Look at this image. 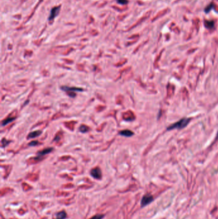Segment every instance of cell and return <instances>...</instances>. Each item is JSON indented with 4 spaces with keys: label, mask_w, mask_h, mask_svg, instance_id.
I'll use <instances>...</instances> for the list:
<instances>
[{
    "label": "cell",
    "mask_w": 218,
    "mask_h": 219,
    "mask_svg": "<svg viewBox=\"0 0 218 219\" xmlns=\"http://www.w3.org/2000/svg\"><path fill=\"white\" fill-rule=\"evenodd\" d=\"M190 121H191L190 118H182L180 121L176 122L175 123L171 124V126L168 127L167 130L169 131L175 129H177V130L183 129L186 128V127L189 124Z\"/></svg>",
    "instance_id": "cell-1"
},
{
    "label": "cell",
    "mask_w": 218,
    "mask_h": 219,
    "mask_svg": "<svg viewBox=\"0 0 218 219\" xmlns=\"http://www.w3.org/2000/svg\"><path fill=\"white\" fill-rule=\"evenodd\" d=\"M62 89L67 92L68 96H69L71 98H74L76 96V94L74 92H81L83 90L81 88L77 87H69L67 86H63L61 87Z\"/></svg>",
    "instance_id": "cell-2"
},
{
    "label": "cell",
    "mask_w": 218,
    "mask_h": 219,
    "mask_svg": "<svg viewBox=\"0 0 218 219\" xmlns=\"http://www.w3.org/2000/svg\"><path fill=\"white\" fill-rule=\"evenodd\" d=\"M154 200L153 196L150 195V194H146L145 195L141 201V207H144L148 204H150L151 202H152Z\"/></svg>",
    "instance_id": "cell-3"
},
{
    "label": "cell",
    "mask_w": 218,
    "mask_h": 219,
    "mask_svg": "<svg viewBox=\"0 0 218 219\" xmlns=\"http://www.w3.org/2000/svg\"><path fill=\"white\" fill-rule=\"evenodd\" d=\"M90 174L94 178L100 179L102 178V172L99 167L93 169L90 171Z\"/></svg>",
    "instance_id": "cell-4"
},
{
    "label": "cell",
    "mask_w": 218,
    "mask_h": 219,
    "mask_svg": "<svg viewBox=\"0 0 218 219\" xmlns=\"http://www.w3.org/2000/svg\"><path fill=\"white\" fill-rule=\"evenodd\" d=\"M60 6L56 7L53 8L51 9V10L50 16L49 17V21H53L57 16H58L59 12H60Z\"/></svg>",
    "instance_id": "cell-5"
},
{
    "label": "cell",
    "mask_w": 218,
    "mask_h": 219,
    "mask_svg": "<svg viewBox=\"0 0 218 219\" xmlns=\"http://www.w3.org/2000/svg\"><path fill=\"white\" fill-rule=\"evenodd\" d=\"M52 150H53V148H52V147H49V148L44 149L42 150V151H39L37 153L38 156L40 157V156H44L45 155H48V154H49V153H51L52 151Z\"/></svg>",
    "instance_id": "cell-6"
},
{
    "label": "cell",
    "mask_w": 218,
    "mask_h": 219,
    "mask_svg": "<svg viewBox=\"0 0 218 219\" xmlns=\"http://www.w3.org/2000/svg\"><path fill=\"white\" fill-rule=\"evenodd\" d=\"M120 135H121L122 136H126V137H130V136H132L134 135V133L132 131H131V130H123V131H120Z\"/></svg>",
    "instance_id": "cell-7"
},
{
    "label": "cell",
    "mask_w": 218,
    "mask_h": 219,
    "mask_svg": "<svg viewBox=\"0 0 218 219\" xmlns=\"http://www.w3.org/2000/svg\"><path fill=\"white\" fill-rule=\"evenodd\" d=\"M42 133V131H39V130H37V131H33V132H31L28 136V138H35L38 136H39L40 134Z\"/></svg>",
    "instance_id": "cell-8"
},
{
    "label": "cell",
    "mask_w": 218,
    "mask_h": 219,
    "mask_svg": "<svg viewBox=\"0 0 218 219\" xmlns=\"http://www.w3.org/2000/svg\"><path fill=\"white\" fill-rule=\"evenodd\" d=\"M56 216L57 219H65L67 217V213L65 211H62L57 213Z\"/></svg>",
    "instance_id": "cell-9"
},
{
    "label": "cell",
    "mask_w": 218,
    "mask_h": 219,
    "mask_svg": "<svg viewBox=\"0 0 218 219\" xmlns=\"http://www.w3.org/2000/svg\"><path fill=\"white\" fill-rule=\"evenodd\" d=\"M214 22L212 21H205V25L206 28H212L214 27Z\"/></svg>",
    "instance_id": "cell-10"
},
{
    "label": "cell",
    "mask_w": 218,
    "mask_h": 219,
    "mask_svg": "<svg viewBox=\"0 0 218 219\" xmlns=\"http://www.w3.org/2000/svg\"><path fill=\"white\" fill-rule=\"evenodd\" d=\"M15 119V117H10V118H8V119H7L6 120H4L2 122V125L3 126H5V125H7V124L11 122H12Z\"/></svg>",
    "instance_id": "cell-11"
},
{
    "label": "cell",
    "mask_w": 218,
    "mask_h": 219,
    "mask_svg": "<svg viewBox=\"0 0 218 219\" xmlns=\"http://www.w3.org/2000/svg\"><path fill=\"white\" fill-rule=\"evenodd\" d=\"M88 128L85 126V125H81V126H80V128H79V130L82 133H86L88 131Z\"/></svg>",
    "instance_id": "cell-12"
},
{
    "label": "cell",
    "mask_w": 218,
    "mask_h": 219,
    "mask_svg": "<svg viewBox=\"0 0 218 219\" xmlns=\"http://www.w3.org/2000/svg\"><path fill=\"white\" fill-rule=\"evenodd\" d=\"M104 217V215L99 214V215H96L92 217L91 218H90V219H102Z\"/></svg>",
    "instance_id": "cell-13"
},
{
    "label": "cell",
    "mask_w": 218,
    "mask_h": 219,
    "mask_svg": "<svg viewBox=\"0 0 218 219\" xmlns=\"http://www.w3.org/2000/svg\"><path fill=\"white\" fill-rule=\"evenodd\" d=\"M213 6H214V4L213 3H211L207 7H206V8H205V12L206 13H208V12H209L212 10V7H213Z\"/></svg>",
    "instance_id": "cell-14"
},
{
    "label": "cell",
    "mask_w": 218,
    "mask_h": 219,
    "mask_svg": "<svg viewBox=\"0 0 218 219\" xmlns=\"http://www.w3.org/2000/svg\"><path fill=\"white\" fill-rule=\"evenodd\" d=\"M117 2L120 5H126L128 3V0H117Z\"/></svg>",
    "instance_id": "cell-15"
},
{
    "label": "cell",
    "mask_w": 218,
    "mask_h": 219,
    "mask_svg": "<svg viewBox=\"0 0 218 219\" xmlns=\"http://www.w3.org/2000/svg\"><path fill=\"white\" fill-rule=\"evenodd\" d=\"M39 144V142L38 141H32L29 144L30 146H35Z\"/></svg>",
    "instance_id": "cell-16"
},
{
    "label": "cell",
    "mask_w": 218,
    "mask_h": 219,
    "mask_svg": "<svg viewBox=\"0 0 218 219\" xmlns=\"http://www.w3.org/2000/svg\"><path fill=\"white\" fill-rule=\"evenodd\" d=\"M10 143V141H7V140H2V144H3V146H6V145H7V144H9Z\"/></svg>",
    "instance_id": "cell-17"
},
{
    "label": "cell",
    "mask_w": 218,
    "mask_h": 219,
    "mask_svg": "<svg viewBox=\"0 0 218 219\" xmlns=\"http://www.w3.org/2000/svg\"><path fill=\"white\" fill-rule=\"evenodd\" d=\"M216 138H218V132L217 133V136H216Z\"/></svg>",
    "instance_id": "cell-18"
},
{
    "label": "cell",
    "mask_w": 218,
    "mask_h": 219,
    "mask_svg": "<svg viewBox=\"0 0 218 219\" xmlns=\"http://www.w3.org/2000/svg\"><path fill=\"white\" fill-rule=\"evenodd\" d=\"M56 219H57V218H56Z\"/></svg>",
    "instance_id": "cell-19"
}]
</instances>
